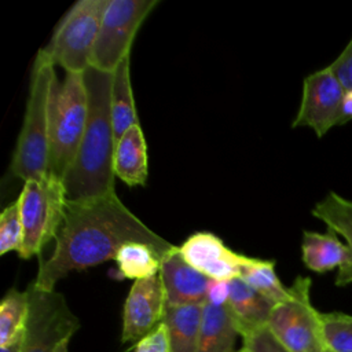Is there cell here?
<instances>
[{"label": "cell", "instance_id": "24", "mask_svg": "<svg viewBox=\"0 0 352 352\" xmlns=\"http://www.w3.org/2000/svg\"><path fill=\"white\" fill-rule=\"evenodd\" d=\"M326 349L352 352V316L342 312H320Z\"/></svg>", "mask_w": 352, "mask_h": 352}, {"label": "cell", "instance_id": "4", "mask_svg": "<svg viewBox=\"0 0 352 352\" xmlns=\"http://www.w3.org/2000/svg\"><path fill=\"white\" fill-rule=\"evenodd\" d=\"M88 121V92L84 73L55 78L50 99L48 175L63 182L72 168Z\"/></svg>", "mask_w": 352, "mask_h": 352}, {"label": "cell", "instance_id": "3", "mask_svg": "<svg viewBox=\"0 0 352 352\" xmlns=\"http://www.w3.org/2000/svg\"><path fill=\"white\" fill-rule=\"evenodd\" d=\"M55 78V66L37 52L23 124L10 164V173L23 182L48 175L50 99Z\"/></svg>", "mask_w": 352, "mask_h": 352}, {"label": "cell", "instance_id": "19", "mask_svg": "<svg viewBox=\"0 0 352 352\" xmlns=\"http://www.w3.org/2000/svg\"><path fill=\"white\" fill-rule=\"evenodd\" d=\"M111 118L116 143L129 128L139 125L131 82V55L124 58L113 72Z\"/></svg>", "mask_w": 352, "mask_h": 352}, {"label": "cell", "instance_id": "8", "mask_svg": "<svg viewBox=\"0 0 352 352\" xmlns=\"http://www.w3.org/2000/svg\"><path fill=\"white\" fill-rule=\"evenodd\" d=\"M160 0H107L91 56V67L113 73L131 55L135 36Z\"/></svg>", "mask_w": 352, "mask_h": 352}, {"label": "cell", "instance_id": "23", "mask_svg": "<svg viewBox=\"0 0 352 352\" xmlns=\"http://www.w3.org/2000/svg\"><path fill=\"white\" fill-rule=\"evenodd\" d=\"M29 316V294L10 289L0 302V346L11 342L26 329Z\"/></svg>", "mask_w": 352, "mask_h": 352}, {"label": "cell", "instance_id": "17", "mask_svg": "<svg viewBox=\"0 0 352 352\" xmlns=\"http://www.w3.org/2000/svg\"><path fill=\"white\" fill-rule=\"evenodd\" d=\"M312 216L327 226V230L338 235L349 248L352 254V201L336 191H329L311 210ZM352 283V260L341 267L336 276L337 286Z\"/></svg>", "mask_w": 352, "mask_h": 352}, {"label": "cell", "instance_id": "20", "mask_svg": "<svg viewBox=\"0 0 352 352\" xmlns=\"http://www.w3.org/2000/svg\"><path fill=\"white\" fill-rule=\"evenodd\" d=\"M204 304L166 307L164 324L172 352H197Z\"/></svg>", "mask_w": 352, "mask_h": 352}, {"label": "cell", "instance_id": "12", "mask_svg": "<svg viewBox=\"0 0 352 352\" xmlns=\"http://www.w3.org/2000/svg\"><path fill=\"white\" fill-rule=\"evenodd\" d=\"M179 252L197 271L216 280L241 278L242 268L252 258L250 256L234 252L223 239L208 231L190 235L179 246Z\"/></svg>", "mask_w": 352, "mask_h": 352}, {"label": "cell", "instance_id": "2", "mask_svg": "<svg viewBox=\"0 0 352 352\" xmlns=\"http://www.w3.org/2000/svg\"><path fill=\"white\" fill-rule=\"evenodd\" d=\"M88 121L76 160L63 179L67 201L89 199L114 191V128L111 118L113 73L88 67Z\"/></svg>", "mask_w": 352, "mask_h": 352}, {"label": "cell", "instance_id": "29", "mask_svg": "<svg viewBox=\"0 0 352 352\" xmlns=\"http://www.w3.org/2000/svg\"><path fill=\"white\" fill-rule=\"evenodd\" d=\"M228 297H230V280H216V279L209 280L205 302L223 307V305H227Z\"/></svg>", "mask_w": 352, "mask_h": 352}, {"label": "cell", "instance_id": "11", "mask_svg": "<svg viewBox=\"0 0 352 352\" xmlns=\"http://www.w3.org/2000/svg\"><path fill=\"white\" fill-rule=\"evenodd\" d=\"M166 307L160 274L135 280L124 304L121 342L139 341L151 333L164 322Z\"/></svg>", "mask_w": 352, "mask_h": 352}, {"label": "cell", "instance_id": "34", "mask_svg": "<svg viewBox=\"0 0 352 352\" xmlns=\"http://www.w3.org/2000/svg\"><path fill=\"white\" fill-rule=\"evenodd\" d=\"M324 352H331V351H329V349H326V351H324Z\"/></svg>", "mask_w": 352, "mask_h": 352}, {"label": "cell", "instance_id": "15", "mask_svg": "<svg viewBox=\"0 0 352 352\" xmlns=\"http://www.w3.org/2000/svg\"><path fill=\"white\" fill-rule=\"evenodd\" d=\"M113 168L116 177L129 187L144 186L148 176V157L144 133L139 125L129 128L116 143Z\"/></svg>", "mask_w": 352, "mask_h": 352}, {"label": "cell", "instance_id": "13", "mask_svg": "<svg viewBox=\"0 0 352 352\" xmlns=\"http://www.w3.org/2000/svg\"><path fill=\"white\" fill-rule=\"evenodd\" d=\"M160 278L168 307L204 304L206 301L210 279L183 258L179 246L162 257Z\"/></svg>", "mask_w": 352, "mask_h": 352}, {"label": "cell", "instance_id": "26", "mask_svg": "<svg viewBox=\"0 0 352 352\" xmlns=\"http://www.w3.org/2000/svg\"><path fill=\"white\" fill-rule=\"evenodd\" d=\"M243 346L250 352H289L270 331L268 326L254 330L243 337Z\"/></svg>", "mask_w": 352, "mask_h": 352}, {"label": "cell", "instance_id": "32", "mask_svg": "<svg viewBox=\"0 0 352 352\" xmlns=\"http://www.w3.org/2000/svg\"><path fill=\"white\" fill-rule=\"evenodd\" d=\"M69 341L70 340H65V341L59 342V345L55 348L54 352H69Z\"/></svg>", "mask_w": 352, "mask_h": 352}, {"label": "cell", "instance_id": "31", "mask_svg": "<svg viewBox=\"0 0 352 352\" xmlns=\"http://www.w3.org/2000/svg\"><path fill=\"white\" fill-rule=\"evenodd\" d=\"M23 340H25V331L16 338H14L11 342L0 346V352H22Z\"/></svg>", "mask_w": 352, "mask_h": 352}, {"label": "cell", "instance_id": "6", "mask_svg": "<svg viewBox=\"0 0 352 352\" xmlns=\"http://www.w3.org/2000/svg\"><path fill=\"white\" fill-rule=\"evenodd\" d=\"M16 201L23 226V248L18 256H40L43 248L56 238L65 217L67 198L63 182L51 175L26 180Z\"/></svg>", "mask_w": 352, "mask_h": 352}, {"label": "cell", "instance_id": "22", "mask_svg": "<svg viewBox=\"0 0 352 352\" xmlns=\"http://www.w3.org/2000/svg\"><path fill=\"white\" fill-rule=\"evenodd\" d=\"M241 278L274 305L289 297V287L283 286L280 282L275 271V261L272 260L252 257L242 268Z\"/></svg>", "mask_w": 352, "mask_h": 352}, {"label": "cell", "instance_id": "10", "mask_svg": "<svg viewBox=\"0 0 352 352\" xmlns=\"http://www.w3.org/2000/svg\"><path fill=\"white\" fill-rule=\"evenodd\" d=\"M344 95V85L329 66L308 74L292 126L311 128L318 138H323L331 128L342 125Z\"/></svg>", "mask_w": 352, "mask_h": 352}, {"label": "cell", "instance_id": "28", "mask_svg": "<svg viewBox=\"0 0 352 352\" xmlns=\"http://www.w3.org/2000/svg\"><path fill=\"white\" fill-rule=\"evenodd\" d=\"M329 67L334 72L345 89H352V37Z\"/></svg>", "mask_w": 352, "mask_h": 352}, {"label": "cell", "instance_id": "27", "mask_svg": "<svg viewBox=\"0 0 352 352\" xmlns=\"http://www.w3.org/2000/svg\"><path fill=\"white\" fill-rule=\"evenodd\" d=\"M133 352H172L168 330L164 322L151 333L139 340L133 348Z\"/></svg>", "mask_w": 352, "mask_h": 352}, {"label": "cell", "instance_id": "7", "mask_svg": "<svg viewBox=\"0 0 352 352\" xmlns=\"http://www.w3.org/2000/svg\"><path fill=\"white\" fill-rule=\"evenodd\" d=\"M268 329L289 352H324L320 312L311 302V279L297 276L289 297L275 304Z\"/></svg>", "mask_w": 352, "mask_h": 352}, {"label": "cell", "instance_id": "21", "mask_svg": "<svg viewBox=\"0 0 352 352\" xmlns=\"http://www.w3.org/2000/svg\"><path fill=\"white\" fill-rule=\"evenodd\" d=\"M162 257L147 243L128 242L120 248L114 261L121 278L139 280L158 275Z\"/></svg>", "mask_w": 352, "mask_h": 352}, {"label": "cell", "instance_id": "5", "mask_svg": "<svg viewBox=\"0 0 352 352\" xmlns=\"http://www.w3.org/2000/svg\"><path fill=\"white\" fill-rule=\"evenodd\" d=\"M107 0H80L59 21L51 40L38 54L66 73H84L91 66L94 45Z\"/></svg>", "mask_w": 352, "mask_h": 352}, {"label": "cell", "instance_id": "30", "mask_svg": "<svg viewBox=\"0 0 352 352\" xmlns=\"http://www.w3.org/2000/svg\"><path fill=\"white\" fill-rule=\"evenodd\" d=\"M352 121V89H345L342 100V124Z\"/></svg>", "mask_w": 352, "mask_h": 352}, {"label": "cell", "instance_id": "16", "mask_svg": "<svg viewBox=\"0 0 352 352\" xmlns=\"http://www.w3.org/2000/svg\"><path fill=\"white\" fill-rule=\"evenodd\" d=\"M301 260L304 265L316 274L340 270L352 260L345 242L333 231H304L301 239Z\"/></svg>", "mask_w": 352, "mask_h": 352}, {"label": "cell", "instance_id": "18", "mask_svg": "<svg viewBox=\"0 0 352 352\" xmlns=\"http://www.w3.org/2000/svg\"><path fill=\"white\" fill-rule=\"evenodd\" d=\"M236 336L239 333L227 305L217 307L204 302L197 352H234Z\"/></svg>", "mask_w": 352, "mask_h": 352}, {"label": "cell", "instance_id": "25", "mask_svg": "<svg viewBox=\"0 0 352 352\" xmlns=\"http://www.w3.org/2000/svg\"><path fill=\"white\" fill-rule=\"evenodd\" d=\"M23 248V226L21 220L18 201L6 206L0 214V254L10 252L18 254Z\"/></svg>", "mask_w": 352, "mask_h": 352}, {"label": "cell", "instance_id": "14", "mask_svg": "<svg viewBox=\"0 0 352 352\" xmlns=\"http://www.w3.org/2000/svg\"><path fill=\"white\" fill-rule=\"evenodd\" d=\"M274 304L258 294L242 278L230 280L227 309L236 326L239 336L265 327Z\"/></svg>", "mask_w": 352, "mask_h": 352}, {"label": "cell", "instance_id": "9", "mask_svg": "<svg viewBox=\"0 0 352 352\" xmlns=\"http://www.w3.org/2000/svg\"><path fill=\"white\" fill-rule=\"evenodd\" d=\"M26 292L29 316L22 352H54L80 329V320L56 290H43L32 282Z\"/></svg>", "mask_w": 352, "mask_h": 352}, {"label": "cell", "instance_id": "33", "mask_svg": "<svg viewBox=\"0 0 352 352\" xmlns=\"http://www.w3.org/2000/svg\"><path fill=\"white\" fill-rule=\"evenodd\" d=\"M235 352H250V351L246 346H242L239 351H235Z\"/></svg>", "mask_w": 352, "mask_h": 352}, {"label": "cell", "instance_id": "1", "mask_svg": "<svg viewBox=\"0 0 352 352\" xmlns=\"http://www.w3.org/2000/svg\"><path fill=\"white\" fill-rule=\"evenodd\" d=\"M128 242L147 243L161 256L176 248L132 213L116 191L89 199L66 201L54 252L48 258H40L33 283L43 290H55V285L70 272L114 260L120 248Z\"/></svg>", "mask_w": 352, "mask_h": 352}]
</instances>
